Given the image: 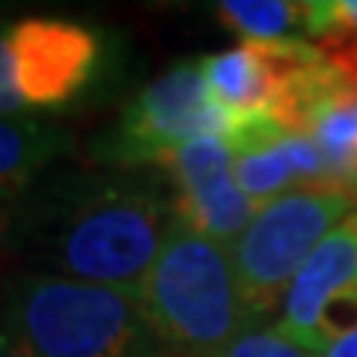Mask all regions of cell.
I'll list each match as a JSON object with an SVG mask.
<instances>
[{
	"mask_svg": "<svg viewBox=\"0 0 357 357\" xmlns=\"http://www.w3.org/2000/svg\"><path fill=\"white\" fill-rule=\"evenodd\" d=\"M176 223L173 203L122 178L72 176L36 194L6 232L66 280L137 292Z\"/></svg>",
	"mask_w": 357,
	"mask_h": 357,
	"instance_id": "cell-1",
	"label": "cell"
},
{
	"mask_svg": "<svg viewBox=\"0 0 357 357\" xmlns=\"http://www.w3.org/2000/svg\"><path fill=\"white\" fill-rule=\"evenodd\" d=\"M137 301L167 357H211L256 328L241 301L229 250L182 220L173 223Z\"/></svg>",
	"mask_w": 357,
	"mask_h": 357,
	"instance_id": "cell-2",
	"label": "cell"
},
{
	"mask_svg": "<svg viewBox=\"0 0 357 357\" xmlns=\"http://www.w3.org/2000/svg\"><path fill=\"white\" fill-rule=\"evenodd\" d=\"M9 328L33 357H167L137 292L33 274L18 283Z\"/></svg>",
	"mask_w": 357,
	"mask_h": 357,
	"instance_id": "cell-3",
	"label": "cell"
},
{
	"mask_svg": "<svg viewBox=\"0 0 357 357\" xmlns=\"http://www.w3.org/2000/svg\"><path fill=\"white\" fill-rule=\"evenodd\" d=\"M351 211L357 199L337 188H298L256 211L229 244L238 292L253 319L283 304L301 265Z\"/></svg>",
	"mask_w": 357,
	"mask_h": 357,
	"instance_id": "cell-4",
	"label": "cell"
},
{
	"mask_svg": "<svg viewBox=\"0 0 357 357\" xmlns=\"http://www.w3.org/2000/svg\"><path fill=\"white\" fill-rule=\"evenodd\" d=\"M105 63V36L60 15L0 27V116L60 110L86 93Z\"/></svg>",
	"mask_w": 357,
	"mask_h": 357,
	"instance_id": "cell-5",
	"label": "cell"
},
{
	"mask_svg": "<svg viewBox=\"0 0 357 357\" xmlns=\"http://www.w3.org/2000/svg\"><path fill=\"white\" fill-rule=\"evenodd\" d=\"M232 119L211 98L203 66L178 63L122 107L110 155L122 164H158L170 149L206 134L227 137Z\"/></svg>",
	"mask_w": 357,
	"mask_h": 357,
	"instance_id": "cell-6",
	"label": "cell"
},
{
	"mask_svg": "<svg viewBox=\"0 0 357 357\" xmlns=\"http://www.w3.org/2000/svg\"><path fill=\"white\" fill-rule=\"evenodd\" d=\"M176 185V220L218 244H236L256 208L232 176V146L223 134H206L176 146L158 161Z\"/></svg>",
	"mask_w": 357,
	"mask_h": 357,
	"instance_id": "cell-7",
	"label": "cell"
},
{
	"mask_svg": "<svg viewBox=\"0 0 357 357\" xmlns=\"http://www.w3.org/2000/svg\"><path fill=\"white\" fill-rule=\"evenodd\" d=\"M319 60V48L307 42H241L215 57L199 60L211 98L232 122L250 116H280L289 93L310 63Z\"/></svg>",
	"mask_w": 357,
	"mask_h": 357,
	"instance_id": "cell-8",
	"label": "cell"
},
{
	"mask_svg": "<svg viewBox=\"0 0 357 357\" xmlns=\"http://www.w3.org/2000/svg\"><path fill=\"white\" fill-rule=\"evenodd\" d=\"M345 301H357V211L321 238L301 265L274 328L319 354L328 345V312Z\"/></svg>",
	"mask_w": 357,
	"mask_h": 357,
	"instance_id": "cell-9",
	"label": "cell"
},
{
	"mask_svg": "<svg viewBox=\"0 0 357 357\" xmlns=\"http://www.w3.org/2000/svg\"><path fill=\"white\" fill-rule=\"evenodd\" d=\"M72 137L54 122L33 116H0V236L45 167L69 149Z\"/></svg>",
	"mask_w": 357,
	"mask_h": 357,
	"instance_id": "cell-10",
	"label": "cell"
},
{
	"mask_svg": "<svg viewBox=\"0 0 357 357\" xmlns=\"http://www.w3.org/2000/svg\"><path fill=\"white\" fill-rule=\"evenodd\" d=\"M223 27L238 33L244 42L283 45L307 42L316 33V3L298 0H223L215 6Z\"/></svg>",
	"mask_w": 357,
	"mask_h": 357,
	"instance_id": "cell-11",
	"label": "cell"
},
{
	"mask_svg": "<svg viewBox=\"0 0 357 357\" xmlns=\"http://www.w3.org/2000/svg\"><path fill=\"white\" fill-rule=\"evenodd\" d=\"M211 357H319V354L298 345L295 340H289L283 331L256 325Z\"/></svg>",
	"mask_w": 357,
	"mask_h": 357,
	"instance_id": "cell-12",
	"label": "cell"
},
{
	"mask_svg": "<svg viewBox=\"0 0 357 357\" xmlns=\"http://www.w3.org/2000/svg\"><path fill=\"white\" fill-rule=\"evenodd\" d=\"M319 357H357V325L337 333V337L319 351Z\"/></svg>",
	"mask_w": 357,
	"mask_h": 357,
	"instance_id": "cell-13",
	"label": "cell"
},
{
	"mask_svg": "<svg viewBox=\"0 0 357 357\" xmlns=\"http://www.w3.org/2000/svg\"><path fill=\"white\" fill-rule=\"evenodd\" d=\"M0 357H33L27 342L18 337L13 328H0Z\"/></svg>",
	"mask_w": 357,
	"mask_h": 357,
	"instance_id": "cell-14",
	"label": "cell"
}]
</instances>
